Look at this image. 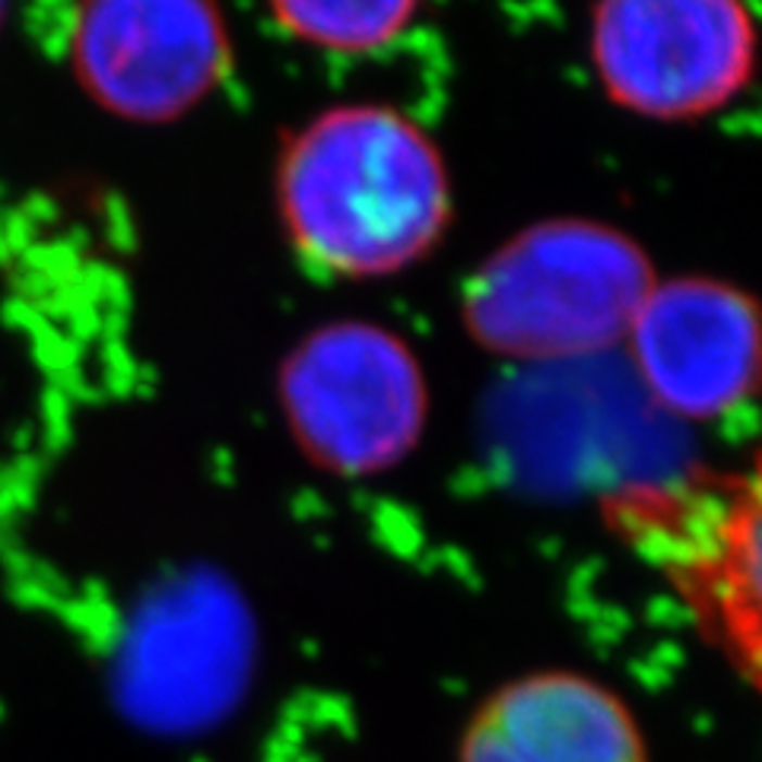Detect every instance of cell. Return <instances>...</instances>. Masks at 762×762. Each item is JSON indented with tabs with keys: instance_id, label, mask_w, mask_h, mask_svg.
Wrapping results in <instances>:
<instances>
[{
	"instance_id": "obj_1",
	"label": "cell",
	"mask_w": 762,
	"mask_h": 762,
	"mask_svg": "<svg viewBox=\"0 0 762 762\" xmlns=\"http://www.w3.org/2000/svg\"><path fill=\"white\" fill-rule=\"evenodd\" d=\"M277 194L296 252L346 280L414 267L452 219V185L435 140L379 102L325 109L290 134Z\"/></svg>"
},
{
	"instance_id": "obj_2",
	"label": "cell",
	"mask_w": 762,
	"mask_h": 762,
	"mask_svg": "<svg viewBox=\"0 0 762 762\" xmlns=\"http://www.w3.org/2000/svg\"><path fill=\"white\" fill-rule=\"evenodd\" d=\"M658 274L648 252L597 219H544L503 242L461 290L467 338L518 363L582 359L620 346Z\"/></svg>"
},
{
	"instance_id": "obj_3",
	"label": "cell",
	"mask_w": 762,
	"mask_h": 762,
	"mask_svg": "<svg viewBox=\"0 0 762 762\" xmlns=\"http://www.w3.org/2000/svg\"><path fill=\"white\" fill-rule=\"evenodd\" d=\"M607 508L661 569L696 633L762 699V445L737 473L635 486Z\"/></svg>"
},
{
	"instance_id": "obj_4",
	"label": "cell",
	"mask_w": 762,
	"mask_h": 762,
	"mask_svg": "<svg viewBox=\"0 0 762 762\" xmlns=\"http://www.w3.org/2000/svg\"><path fill=\"white\" fill-rule=\"evenodd\" d=\"M280 407L312 465L372 477L420 445L429 388L401 334L372 321H334L305 334L283 359Z\"/></svg>"
},
{
	"instance_id": "obj_5",
	"label": "cell",
	"mask_w": 762,
	"mask_h": 762,
	"mask_svg": "<svg viewBox=\"0 0 762 762\" xmlns=\"http://www.w3.org/2000/svg\"><path fill=\"white\" fill-rule=\"evenodd\" d=\"M252 661L245 597L213 569H188L137 604L118 648L115 693L147 727L194 731L236 706Z\"/></svg>"
},
{
	"instance_id": "obj_6",
	"label": "cell",
	"mask_w": 762,
	"mask_h": 762,
	"mask_svg": "<svg viewBox=\"0 0 762 762\" xmlns=\"http://www.w3.org/2000/svg\"><path fill=\"white\" fill-rule=\"evenodd\" d=\"M757 20L731 0H613L592 10V61L607 99L655 122L724 109L753 80Z\"/></svg>"
},
{
	"instance_id": "obj_7",
	"label": "cell",
	"mask_w": 762,
	"mask_h": 762,
	"mask_svg": "<svg viewBox=\"0 0 762 762\" xmlns=\"http://www.w3.org/2000/svg\"><path fill=\"white\" fill-rule=\"evenodd\" d=\"M67 51L86 96L134 125L188 115L232 64L226 16L201 0L80 3Z\"/></svg>"
},
{
	"instance_id": "obj_8",
	"label": "cell",
	"mask_w": 762,
	"mask_h": 762,
	"mask_svg": "<svg viewBox=\"0 0 762 762\" xmlns=\"http://www.w3.org/2000/svg\"><path fill=\"white\" fill-rule=\"evenodd\" d=\"M626 340L642 384L677 417L715 420L762 391V302L727 280H658Z\"/></svg>"
},
{
	"instance_id": "obj_9",
	"label": "cell",
	"mask_w": 762,
	"mask_h": 762,
	"mask_svg": "<svg viewBox=\"0 0 762 762\" xmlns=\"http://www.w3.org/2000/svg\"><path fill=\"white\" fill-rule=\"evenodd\" d=\"M458 762H648V747L610 686L575 671H534L480 702Z\"/></svg>"
},
{
	"instance_id": "obj_10",
	"label": "cell",
	"mask_w": 762,
	"mask_h": 762,
	"mask_svg": "<svg viewBox=\"0 0 762 762\" xmlns=\"http://www.w3.org/2000/svg\"><path fill=\"white\" fill-rule=\"evenodd\" d=\"M420 13L417 3H274L270 16L277 26L293 36L296 42L334 54H366L391 45L414 16Z\"/></svg>"
},
{
	"instance_id": "obj_11",
	"label": "cell",
	"mask_w": 762,
	"mask_h": 762,
	"mask_svg": "<svg viewBox=\"0 0 762 762\" xmlns=\"http://www.w3.org/2000/svg\"><path fill=\"white\" fill-rule=\"evenodd\" d=\"M3 16H7V10H3V7H0V23H3Z\"/></svg>"
}]
</instances>
